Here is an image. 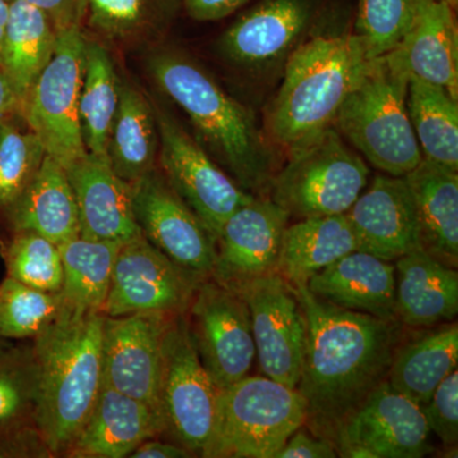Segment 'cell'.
Masks as SVG:
<instances>
[{
	"label": "cell",
	"instance_id": "17",
	"mask_svg": "<svg viewBox=\"0 0 458 458\" xmlns=\"http://www.w3.org/2000/svg\"><path fill=\"white\" fill-rule=\"evenodd\" d=\"M289 216L270 198L255 197L238 208L216 237L212 279L237 292L247 283L276 273Z\"/></svg>",
	"mask_w": 458,
	"mask_h": 458
},
{
	"label": "cell",
	"instance_id": "5",
	"mask_svg": "<svg viewBox=\"0 0 458 458\" xmlns=\"http://www.w3.org/2000/svg\"><path fill=\"white\" fill-rule=\"evenodd\" d=\"M408 86L390 57H376L334 123L370 165L390 176H405L423 159L410 122Z\"/></svg>",
	"mask_w": 458,
	"mask_h": 458
},
{
	"label": "cell",
	"instance_id": "18",
	"mask_svg": "<svg viewBox=\"0 0 458 458\" xmlns=\"http://www.w3.org/2000/svg\"><path fill=\"white\" fill-rule=\"evenodd\" d=\"M345 216L360 251L394 262L421 249L417 210L403 176L377 174Z\"/></svg>",
	"mask_w": 458,
	"mask_h": 458
},
{
	"label": "cell",
	"instance_id": "26",
	"mask_svg": "<svg viewBox=\"0 0 458 458\" xmlns=\"http://www.w3.org/2000/svg\"><path fill=\"white\" fill-rule=\"evenodd\" d=\"M7 216L14 231L36 232L57 246L80 236L73 189L64 168L47 155Z\"/></svg>",
	"mask_w": 458,
	"mask_h": 458
},
{
	"label": "cell",
	"instance_id": "4",
	"mask_svg": "<svg viewBox=\"0 0 458 458\" xmlns=\"http://www.w3.org/2000/svg\"><path fill=\"white\" fill-rule=\"evenodd\" d=\"M360 36H318L295 47L269 114L271 137L291 152L333 128L372 62Z\"/></svg>",
	"mask_w": 458,
	"mask_h": 458
},
{
	"label": "cell",
	"instance_id": "20",
	"mask_svg": "<svg viewBox=\"0 0 458 458\" xmlns=\"http://www.w3.org/2000/svg\"><path fill=\"white\" fill-rule=\"evenodd\" d=\"M387 56L409 80L441 87L458 101V31L445 0H417L408 32Z\"/></svg>",
	"mask_w": 458,
	"mask_h": 458
},
{
	"label": "cell",
	"instance_id": "37",
	"mask_svg": "<svg viewBox=\"0 0 458 458\" xmlns=\"http://www.w3.org/2000/svg\"><path fill=\"white\" fill-rule=\"evenodd\" d=\"M45 148L32 131H23L7 120L0 123V209L7 214L35 179Z\"/></svg>",
	"mask_w": 458,
	"mask_h": 458
},
{
	"label": "cell",
	"instance_id": "12",
	"mask_svg": "<svg viewBox=\"0 0 458 458\" xmlns=\"http://www.w3.org/2000/svg\"><path fill=\"white\" fill-rule=\"evenodd\" d=\"M132 212L141 234L198 282L212 278L216 240L156 170L131 183Z\"/></svg>",
	"mask_w": 458,
	"mask_h": 458
},
{
	"label": "cell",
	"instance_id": "34",
	"mask_svg": "<svg viewBox=\"0 0 458 458\" xmlns=\"http://www.w3.org/2000/svg\"><path fill=\"white\" fill-rule=\"evenodd\" d=\"M38 367L33 346L0 351V436L38 432Z\"/></svg>",
	"mask_w": 458,
	"mask_h": 458
},
{
	"label": "cell",
	"instance_id": "49",
	"mask_svg": "<svg viewBox=\"0 0 458 458\" xmlns=\"http://www.w3.org/2000/svg\"><path fill=\"white\" fill-rule=\"evenodd\" d=\"M9 346L8 343H5V340L0 339V351H3V349L7 348Z\"/></svg>",
	"mask_w": 458,
	"mask_h": 458
},
{
	"label": "cell",
	"instance_id": "45",
	"mask_svg": "<svg viewBox=\"0 0 458 458\" xmlns=\"http://www.w3.org/2000/svg\"><path fill=\"white\" fill-rule=\"evenodd\" d=\"M131 458H188L194 454L181 445H172L161 441H148L141 443L140 447L131 452Z\"/></svg>",
	"mask_w": 458,
	"mask_h": 458
},
{
	"label": "cell",
	"instance_id": "32",
	"mask_svg": "<svg viewBox=\"0 0 458 458\" xmlns=\"http://www.w3.org/2000/svg\"><path fill=\"white\" fill-rule=\"evenodd\" d=\"M408 110L423 158L458 171V101L438 86L409 80Z\"/></svg>",
	"mask_w": 458,
	"mask_h": 458
},
{
	"label": "cell",
	"instance_id": "31",
	"mask_svg": "<svg viewBox=\"0 0 458 458\" xmlns=\"http://www.w3.org/2000/svg\"><path fill=\"white\" fill-rule=\"evenodd\" d=\"M122 245L78 236L59 246L63 264L60 294L66 306L78 312H102Z\"/></svg>",
	"mask_w": 458,
	"mask_h": 458
},
{
	"label": "cell",
	"instance_id": "8",
	"mask_svg": "<svg viewBox=\"0 0 458 458\" xmlns=\"http://www.w3.org/2000/svg\"><path fill=\"white\" fill-rule=\"evenodd\" d=\"M86 64L82 27L56 33L49 64L38 78L20 113L40 138L47 155L68 168L87 155L81 131L80 98Z\"/></svg>",
	"mask_w": 458,
	"mask_h": 458
},
{
	"label": "cell",
	"instance_id": "41",
	"mask_svg": "<svg viewBox=\"0 0 458 458\" xmlns=\"http://www.w3.org/2000/svg\"><path fill=\"white\" fill-rule=\"evenodd\" d=\"M33 7L40 9L53 25L55 32L82 27L87 17V0H27Z\"/></svg>",
	"mask_w": 458,
	"mask_h": 458
},
{
	"label": "cell",
	"instance_id": "42",
	"mask_svg": "<svg viewBox=\"0 0 458 458\" xmlns=\"http://www.w3.org/2000/svg\"><path fill=\"white\" fill-rule=\"evenodd\" d=\"M333 443L319 438L302 426L291 437L274 458H336Z\"/></svg>",
	"mask_w": 458,
	"mask_h": 458
},
{
	"label": "cell",
	"instance_id": "25",
	"mask_svg": "<svg viewBox=\"0 0 458 458\" xmlns=\"http://www.w3.org/2000/svg\"><path fill=\"white\" fill-rule=\"evenodd\" d=\"M403 177L417 210L421 249L437 260L457 269V171L423 158Z\"/></svg>",
	"mask_w": 458,
	"mask_h": 458
},
{
	"label": "cell",
	"instance_id": "29",
	"mask_svg": "<svg viewBox=\"0 0 458 458\" xmlns=\"http://www.w3.org/2000/svg\"><path fill=\"white\" fill-rule=\"evenodd\" d=\"M55 42V30L40 9L27 0H12L0 47V68L16 96L18 111L49 64Z\"/></svg>",
	"mask_w": 458,
	"mask_h": 458
},
{
	"label": "cell",
	"instance_id": "2",
	"mask_svg": "<svg viewBox=\"0 0 458 458\" xmlns=\"http://www.w3.org/2000/svg\"><path fill=\"white\" fill-rule=\"evenodd\" d=\"M102 312L65 311L33 339L38 367L36 428L51 456H65L101 390Z\"/></svg>",
	"mask_w": 458,
	"mask_h": 458
},
{
	"label": "cell",
	"instance_id": "36",
	"mask_svg": "<svg viewBox=\"0 0 458 458\" xmlns=\"http://www.w3.org/2000/svg\"><path fill=\"white\" fill-rule=\"evenodd\" d=\"M9 278L42 292L57 293L63 285L59 246L32 231H14L2 247Z\"/></svg>",
	"mask_w": 458,
	"mask_h": 458
},
{
	"label": "cell",
	"instance_id": "13",
	"mask_svg": "<svg viewBox=\"0 0 458 458\" xmlns=\"http://www.w3.org/2000/svg\"><path fill=\"white\" fill-rule=\"evenodd\" d=\"M237 293L249 307L261 372L297 388L307 344V319L297 289L273 273L247 283Z\"/></svg>",
	"mask_w": 458,
	"mask_h": 458
},
{
	"label": "cell",
	"instance_id": "15",
	"mask_svg": "<svg viewBox=\"0 0 458 458\" xmlns=\"http://www.w3.org/2000/svg\"><path fill=\"white\" fill-rule=\"evenodd\" d=\"M199 283L141 234L120 246L102 313L181 315L188 311Z\"/></svg>",
	"mask_w": 458,
	"mask_h": 458
},
{
	"label": "cell",
	"instance_id": "28",
	"mask_svg": "<svg viewBox=\"0 0 458 458\" xmlns=\"http://www.w3.org/2000/svg\"><path fill=\"white\" fill-rule=\"evenodd\" d=\"M458 324L445 322L403 343L394 351L388 370L391 387L418 405H426L445 377L457 369Z\"/></svg>",
	"mask_w": 458,
	"mask_h": 458
},
{
	"label": "cell",
	"instance_id": "39",
	"mask_svg": "<svg viewBox=\"0 0 458 458\" xmlns=\"http://www.w3.org/2000/svg\"><path fill=\"white\" fill-rule=\"evenodd\" d=\"M89 26L114 40L156 29L165 17L164 0H87Z\"/></svg>",
	"mask_w": 458,
	"mask_h": 458
},
{
	"label": "cell",
	"instance_id": "10",
	"mask_svg": "<svg viewBox=\"0 0 458 458\" xmlns=\"http://www.w3.org/2000/svg\"><path fill=\"white\" fill-rule=\"evenodd\" d=\"M155 114L165 179L216 240L229 216L255 197L225 174L168 111L155 107Z\"/></svg>",
	"mask_w": 458,
	"mask_h": 458
},
{
	"label": "cell",
	"instance_id": "43",
	"mask_svg": "<svg viewBox=\"0 0 458 458\" xmlns=\"http://www.w3.org/2000/svg\"><path fill=\"white\" fill-rule=\"evenodd\" d=\"M51 456L38 432L0 436V458Z\"/></svg>",
	"mask_w": 458,
	"mask_h": 458
},
{
	"label": "cell",
	"instance_id": "50",
	"mask_svg": "<svg viewBox=\"0 0 458 458\" xmlns=\"http://www.w3.org/2000/svg\"><path fill=\"white\" fill-rule=\"evenodd\" d=\"M8 2H12V0H8Z\"/></svg>",
	"mask_w": 458,
	"mask_h": 458
},
{
	"label": "cell",
	"instance_id": "47",
	"mask_svg": "<svg viewBox=\"0 0 458 458\" xmlns=\"http://www.w3.org/2000/svg\"><path fill=\"white\" fill-rule=\"evenodd\" d=\"M8 0H0V47H2L3 38H4L5 27H7L9 17Z\"/></svg>",
	"mask_w": 458,
	"mask_h": 458
},
{
	"label": "cell",
	"instance_id": "21",
	"mask_svg": "<svg viewBox=\"0 0 458 458\" xmlns=\"http://www.w3.org/2000/svg\"><path fill=\"white\" fill-rule=\"evenodd\" d=\"M165 434V421L147 403L102 382L101 390L66 457L123 458Z\"/></svg>",
	"mask_w": 458,
	"mask_h": 458
},
{
	"label": "cell",
	"instance_id": "16",
	"mask_svg": "<svg viewBox=\"0 0 458 458\" xmlns=\"http://www.w3.org/2000/svg\"><path fill=\"white\" fill-rule=\"evenodd\" d=\"M429 436L421 406L386 381L344 424L335 450L349 458H421L434 451Z\"/></svg>",
	"mask_w": 458,
	"mask_h": 458
},
{
	"label": "cell",
	"instance_id": "48",
	"mask_svg": "<svg viewBox=\"0 0 458 458\" xmlns=\"http://www.w3.org/2000/svg\"><path fill=\"white\" fill-rule=\"evenodd\" d=\"M445 2L448 3L452 8L456 9L458 0H445Z\"/></svg>",
	"mask_w": 458,
	"mask_h": 458
},
{
	"label": "cell",
	"instance_id": "14",
	"mask_svg": "<svg viewBox=\"0 0 458 458\" xmlns=\"http://www.w3.org/2000/svg\"><path fill=\"white\" fill-rule=\"evenodd\" d=\"M172 318L164 313L105 316L102 325V382L147 403L161 417L164 340Z\"/></svg>",
	"mask_w": 458,
	"mask_h": 458
},
{
	"label": "cell",
	"instance_id": "24",
	"mask_svg": "<svg viewBox=\"0 0 458 458\" xmlns=\"http://www.w3.org/2000/svg\"><path fill=\"white\" fill-rule=\"evenodd\" d=\"M394 264V315L403 327L428 328L454 321L458 313V271L424 250Z\"/></svg>",
	"mask_w": 458,
	"mask_h": 458
},
{
	"label": "cell",
	"instance_id": "38",
	"mask_svg": "<svg viewBox=\"0 0 458 458\" xmlns=\"http://www.w3.org/2000/svg\"><path fill=\"white\" fill-rule=\"evenodd\" d=\"M417 0H360L357 35L370 59L396 49L414 18Z\"/></svg>",
	"mask_w": 458,
	"mask_h": 458
},
{
	"label": "cell",
	"instance_id": "23",
	"mask_svg": "<svg viewBox=\"0 0 458 458\" xmlns=\"http://www.w3.org/2000/svg\"><path fill=\"white\" fill-rule=\"evenodd\" d=\"M306 288L313 297L339 309L396 319L394 264L369 252L355 250L343 256L313 276Z\"/></svg>",
	"mask_w": 458,
	"mask_h": 458
},
{
	"label": "cell",
	"instance_id": "3",
	"mask_svg": "<svg viewBox=\"0 0 458 458\" xmlns=\"http://www.w3.org/2000/svg\"><path fill=\"white\" fill-rule=\"evenodd\" d=\"M149 71L159 89L185 111L232 179L254 197H265L276 172L250 111L197 63L176 51L150 56Z\"/></svg>",
	"mask_w": 458,
	"mask_h": 458
},
{
	"label": "cell",
	"instance_id": "19",
	"mask_svg": "<svg viewBox=\"0 0 458 458\" xmlns=\"http://www.w3.org/2000/svg\"><path fill=\"white\" fill-rule=\"evenodd\" d=\"M65 172L77 201L81 237L125 243L141 236L131 185L114 174L107 157L87 152Z\"/></svg>",
	"mask_w": 458,
	"mask_h": 458
},
{
	"label": "cell",
	"instance_id": "40",
	"mask_svg": "<svg viewBox=\"0 0 458 458\" xmlns=\"http://www.w3.org/2000/svg\"><path fill=\"white\" fill-rule=\"evenodd\" d=\"M430 433L436 434L448 450H456L458 443V372L438 385L426 405L421 406Z\"/></svg>",
	"mask_w": 458,
	"mask_h": 458
},
{
	"label": "cell",
	"instance_id": "30",
	"mask_svg": "<svg viewBox=\"0 0 458 458\" xmlns=\"http://www.w3.org/2000/svg\"><path fill=\"white\" fill-rule=\"evenodd\" d=\"M159 134L155 107L140 90L119 83V106L111 128L107 157L114 174L134 183L155 170Z\"/></svg>",
	"mask_w": 458,
	"mask_h": 458
},
{
	"label": "cell",
	"instance_id": "1",
	"mask_svg": "<svg viewBox=\"0 0 458 458\" xmlns=\"http://www.w3.org/2000/svg\"><path fill=\"white\" fill-rule=\"evenodd\" d=\"M297 289L307 319L298 393L306 401L304 427L335 447L344 424L387 381L403 325L348 311Z\"/></svg>",
	"mask_w": 458,
	"mask_h": 458
},
{
	"label": "cell",
	"instance_id": "33",
	"mask_svg": "<svg viewBox=\"0 0 458 458\" xmlns=\"http://www.w3.org/2000/svg\"><path fill=\"white\" fill-rule=\"evenodd\" d=\"M119 83L107 50L98 42L86 40L80 120L84 147L90 155L107 157L111 128L119 106Z\"/></svg>",
	"mask_w": 458,
	"mask_h": 458
},
{
	"label": "cell",
	"instance_id": "44",
	"mask_svg": "<svg viewBox=\"0 0 458 458\" xmlns=\"http://www.w3.org/2000/svg\"><path fill=\"white\" fill-rule=\"evenodd\" d=\"M247 0H183L190 16L198 21H216L237 11Z\"/></svg>",
	"mask_w": 458,
	"mask_h": 458
},
{
	"label": "cell",
	"instance_id": "9",
	"mask_svg": "<svg viewBox=\"0 0 458 458\" xmlns=\"http://www.w3.org/2000/svg\"><path fill=\"white\" fill-rule=\"evenodd\" d=\"M218 387L192 342L186 313L172 318L164 340L161 410L165 433L194 456H204L216 423Z\"/></svg>",
	"mask_w": 458,
	"mask_h": 458
},
{
	"label": "cell",
	"instance_id": "46",
	"mask_svg": "<svg viewBox=\"0 0 458 458\" xmlns=\"http://www.w3.org/2000/svg\"><path fill=\"white\" fill-rule=\"evenodd\" d=\"M18 111V102L8 78L0 68V123L8 119L9 114Z\"/></svg>",
	"mask_w": 458,
	"mask_h": 458
},
{
	"label": "cell",
	"instance_id": "7",
	"mask_svg": "<svg viewBox=\"0 0 458 458\" xmlns=\"http://www.w3.org/2000/svg\"><path fill=\"white\" fill-rule=\"evenodd\" d=\"M369 168L336 129L328 128L289 152L288 164L271 181V200L289 218L339 216L369 185Z\"/></svg>",
	"mask_w": 458,
	"mask_h": 458
},
{
	"label": "cell",
	"instance_id": "22",
	"mask_svg": "<svg viewBox=\"0 0 458 458\" xmlns=\"http://www.w3.org/2000/svg\"><path fill=\"white\" fill-rule=\"evenodd\" d=\"M304 0H267L229 27L222 53L247 69H262L291 53L309 22Z\"/></svg>",
	"mask_w": 458,
	"mask_h": 458
},
{
	"label": "cell",
	"instance_id": "35",
	"mask_svg": "<svg viewBox=\"0 0 458 458\" xmlns=\"http://www.w3.org/2000/svg\"><path fill=\"white\" fill-rule=\"evenodd\" d=\"M65 309L60 292L38 291L7 276L0 283V339H36Z\"/></svg>",
	"mask_w": 458,
	"mask_h": 458
},
{
	"label": "cell",
	"instance_id": "27",
	"mask_svg": "<svg viewBox=\"0 0 458 458\" xmlns=\"http://www.w3.org/2000/svg\"><path fill=\"white\" fill-rule=\"evenodd\" d=\"M358 250L357 238L345 214L300 219L286 225L276 273L294 288Z\"/></svg>",
	"mask_w": 458,
	"mask_h": 458
},
{
	"label": "cell",
	"instance_id": "6",
	"mask_svg": "<svg viewBox=\"0 0 458 458\" xmlns=\"http://www.w3.org/2000/svg\"><path fill=\"white\" fill-rule=\"evenodd\" d=\"M306 401L297 388L247 376L218 391L212 439L203 457L274 458L304 426Z\"/></svg>",
	"mask_w": 458,
	"mask_h": 458
},
{
	"label": "cell",
	"instance_id": "11",
	"mask_svg": "<svg viewBox=\"0 0 458 458\" xmlns=\"http://www.w3.org/2000/svg\"><path fill=\"white\" fill-rule=\"evenodd\" d=\"M192 342L218 390L250 376L256 358L249 307L212 278L199 283L186 311Z\"/></svg>",
	"mask_w": 458,
	"mask_h": 458
}]
</instances>
